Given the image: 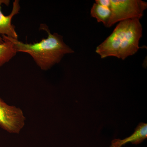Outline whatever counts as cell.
I'll use <instances>...</instances> for the list:
<instances>
[{
	"instance_id": "cell-4",
	"label": "cell",
	"mask_w": 147,
	"mask_h": 147,
	"mask_svg": "<svg viewBox=\"0 0 147 147\" xmlns=\"http://www.w3.org/2000/svg\"><path fill=\"white\" fill-rule=\"evenodd\" d=\"M26 120L20 108L9 105L0 97V127L9 133L19 134Z\"/></svg>"
},
{
	"instance_id": "cell-1",
	"label": "cell",
	"mask_w": 147,
	"mask_h": 147,
	"mask_svg": "<svg viewBox=\"0 0 147 147\" xmlns=\"http://www.w3.org/2000/svg\"><path fill=\"white\" fill-rule=\"evenodd\" d=\"M142 30L139 19L121 21L111 34L96 47V53L101 59L114 57L125 59L139 50Z\"/></svg>"
},
{
	"instance_id": "cell-3",
	"label": "cell",
	"mask_w": 147,
	"mask_h": 147,
	"mask_svg": "<svg viewBox=\"0 0 147 147\" xmlns=\"http://www.w3.org/2000/svg\"><path fill=\"white\" fill-rule=\"evenodd\" d=\"M111 16L107 28L129 19H140L147 8V3L141 0H110Z\"/></svg>"
},
{
	"instance_id": "cell-7",
	"label": "cell",
	"mask_w": 147,
	"mask_h": 147,
	"mask_svg": "<svg viewBox=\"0 0 147 147\" xmlns=\"http://www.w3.org/2000/svg\"><path fill=\"white\" fill-rule=\"evenodd\" d=\"M3 42L0 43V67L8 62L17 52L15 45L9 37L2 35Z\"/></svg>"
},
{
	"instance_id": "cell-9",
	"label": "cell",
	"mask_w": 147,
	"mask_h": 147,
	"mask_svg": "<svg viewBox=\"0 0 147 147\" xmlns=\"http://www.w3.org/2000/svg\"><path fill=\"white\" fill-rule=\"evenodd\" d=\"M95 3L102 6L109 8H110L111 5L110 0H96L95 1Z\"/></svg>"
},
{
	"instance_id": "cell-8",
	"label": "cell",
	"mask_w": 147,
	"mask_h": 147,
	"mask_svg": "<svg viewBox=\"0 0 147 147\" xmlns=\"http://www.w3.org/2000/svg\"><path fill=\"white\" fill-rule=\"evenodd\" d=\"M90 14L98 22L102 23L106 27L110 20L111 11L110 8L102 6L95 3L91 9Z\"/></svg>"
},
{
	"instance_id": "cell-2",
	"label": "cell",
	"mask_w": 147,
	"mask_h": 147,
	"mask_svg": "<svg viewBox=\"0 0 147 147\" xmlns=\"http://www.w3.org/2000/svg\"><path fill=\"white\" fill-rule=\"evenodd\" d=\"M40 29L48 34L47 38H42L40 42L28 44L9 37L15 45L17 53L29 54L40 69L47 71L59 63L65 55L73 53L74 51L64 42L61 35L57 33H51L45 24H41Z\"/></svg>"
},
{
	"instance_id": "cell-6",
	"label": "cell",
	"mask_w": 147,
	"mask_h": 147,
	"mask_svg": "<svg viewBox=\"0 0 147 147\" xmlns=\"http://www.w3.org/2000/svg\"><path fill=\"white\" fill-rule=\"evenodd\" d=\"M147 137V124L140 123L131 136L123 139H113L110 147H122L129 142H131L133 144H139L146 139Z\"/></svg>"
},
{
	"instance_id": "cell-5",
	"label": "cell",
	"mask_w": 147,
	"mask_h": 147,
	"mask_svg": "<svg viewBox=\"0 0 147 147\" xmlns=\"http://www.w3.org/2000/svg\"><path fill=\"white\" fill-rule=\"evenodd\" d=\"M9 2L10 1L8 0H0V43L3 42L1 35H5L18 39V35L15 30V26L11 24V20L13 16L19 13L21 7L19 1L15 0L13 3L11 13L8 16H5L2 12L1 5L2 4H4L5 5H8Z\"/></svg>"
}]
</instances>
